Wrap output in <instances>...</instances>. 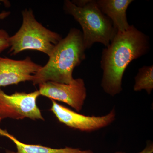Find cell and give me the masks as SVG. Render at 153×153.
<instances>
[{"instance_id": "7", "label": "cell", "mask_w": 153, "mask_h": 153, "mask_svg": "<svg viewBox=\"0 0 153 153\" xmlns=\"http://www.w3.org/2000/svg\"><path fill=\"white\" fill-rule=\"evenodd\" d=\"M39 86L40 95L64 102L77 112L83 108L87 97V90L82 78L74 79L68 84L49 81L40 84Z\"/></svg>"}, {"instance_id": "8", "label": "cell", "mask_w": 153, "mask_h": 153, "mask_svg": "<svg viewBox=\"0 0 153 153\" xmlns=\"http://www.w3.org/2000/svg\"><path fill=\"white\" fill-rule=\"evenodd\" d=\"M41 66L29 57L22 60L0 57V87L33 81Z\"/></svg>"}, {"instance_id": "2", "label": "cell", "mask_w": 153, "mask_h": 153, "mask_svg": "<svg viewBox=\"0 0 153 153\" xmlns=\"http://www.w3.org/2000/svg\"><path fill=\"white\" fill-rule=\"evenodd\" d=\"M82 33L72 28L55 46L47 63L33 76L34 85L47 82L68 84L74 79V68L85 58Z\"/></svg>"}, {"instance_id": "14", "label": "cell", "mask_w": 153, "mask_h": 153, "mask_svg": "<svg viewBox=\"0 0 153 153\" xmlns=\"http://www.w3.org/2000/svg\"><path fill=\"white\" fill-rule=\"evenodd\" d=\"M10 13H11L10 11H3L0 13V20H3L5 19L8 16Z\"/></svg>"}, {"instance_id": "5", "label": "cell", "mask_w": 153, "mask_h": 153, "mask_svg": "<svg viewBox=\"0 0 153 153\" xmlns=\"http://www.w3.org/2000/svg\"><path fill=\"white\" fill-rule=\"evenodd\" d=\"M40 95L38 90L29 93L17 92L8 95L0 88V123L6 118L44 120L37 105V98Z\"/></svg>"}, {"instance_id": "15", "label": "cell", "mask_w": 153, "mask_h": 153, "mask_svg": "<svg viewBox=\"0 0 153 153\" xmlns=\"http://www.w3.org/2000/svg\"><path fill=\"white\" fill-rule=\"evenodd\" d=\"M113 153H126L125 152H122V151H117V152H115Z\"/></svg>"}, {"instance_id": "4", "label": "cell", "mask_w": 153, "mask_h": 153, "mask_svg": "<svg viewBox=\"0 0 153 153\" xmlns=\"http://www.w3.org/2000/svg\"><path fill=\"white\" fill-rule=\"evenodd\" d=\"M22 14L23 22L21 27L15 35L10 37L9 53L16 55L25 50H37L49 57L62 37L38 22L31 9H26Z\"/></svg>"}, {"instance_id": "6", "label": "cell", "mask_w": 153, "mask_h": 153, "mask_svg": "<svg viewBox=\"0 0 153 153\" xmlns=\"http://www.w3.org/2000/svg\"><path fill=\"white\" fill-rule=\"evenodd\" d=\"M50 110L60 122L68 127L82 132H91L105 128L115 120L116 111L113 108L107 114L101 116H86L75 112L52 100Z\"/></svg>"}, {"instance_id": "3", "label": "cell", "mask_w": 153, "mask_h": 153, "mask_svg": "<svg viewBox=\"0 0 153 153\" xmlns=\"http://www.w3.org/2000/svg\"><path fill=\"white\" fill-rule=\"evenodd\" d=\"M63 8L81 26L86 49L95 43H101L105 47L109 45L117 31L109 18L98 7L96 1L87 0L85 4L78 7L66 0Z\"/></svg>"}, {"instance_id": "9", "label": "cell", "mask_w": 153, "mask_h": 153, "mask_svg": "<svg viewBox=\"0 0 153 153\" xmlns=\"http://www.w3.org/2000/svg\"><path fill=\"white\" fill-rule=\"evenodd\" d=\"M132 0H98L97 4L101 12L112 22L117 32H124L130 27L126 11Z\"/></svg>"}, {"instance_id": "13", "label": "cell", "mask_w": 153, "mask_h": 153, "mask_svg": "<svg viewBox=\"0 0 153 153\" xmlns=\"http://www.w3.org/2000/svg\"><path fill=\"white\" fill-rule=\"evenodd\" d=\"M137 153H153V143L151 141H148L144 149Z\"/></svg>"}, {"instance_id": "12", "label": "cell", "mask_w": 153, "mask_h": 153, "mask_svg": "<svg viewBox=\"0 0 153 153\" xmlns=\"http://www.w3.org/2000/svg\"><path fill=\"white\" fill-rule=\"evenodd\" d=\"M8 33L3 29H0V54L10 47Z\"/></svg>"}, {"instance_id": "1", "label": "cell", "mask_w": 153, "mask_h": 153, "mask_svg": "<svg viewBox=\"0 0 153 153\" xmlns=\"http://www.w3.org/2000/svg\"><path fill=\"white\" fill-rule=\"evenodd\" d=\"M149 48L148 36L133 25L125 32H117L102 52L101 86L104 92L112 97L120 93L126 68L132 61L147 53Z\"/></svg>"}, {"instance_id": "10", "label": "cell", "mask_w": 153, "mask_h": 153, "mask_svg": "<svg viewBox=\"0 0 153 153\" xmlns=\"http://www.w3.org/2000/svg\"><path fill=\"white\" fill-rule=\"evenodd\" d=\"M0 135L8 138L16 145L17 152L6 150V153H94L91 150H82L79 148L66 147L53 149L39 145L27 144L21 142L7 131L0 129Z\"/></svg>"}, {"instance_id": "11", "label": "cell", "mask_w": 153, "mask_h": 153, "mask_svg": "<svg viewBox=\"0 0 153 153\" xmlns=\"http://www.w3.org/2000/svg\"><path fill=\"white\" fill-rule=\"evenodd\" d=\"M134 91L144 90L148 94H151L153 89V66H143L140 68L135 77Z\"/></svg>"}]
</instances>
